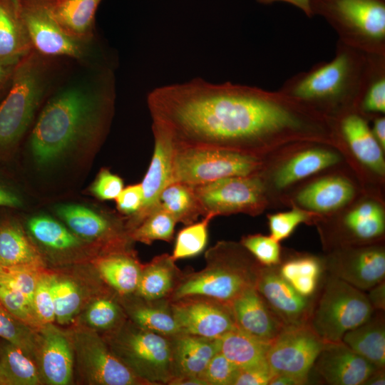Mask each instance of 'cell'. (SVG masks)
<instances>
[{
	"instance_id": "obj_43",
	"label": "cell",
	"mask_w": 385,
	"mask_h": 385,
	"mask_svg": "<svg viewBox=\"0 0 385 385\" xmlns=\"http://www.w3.org/2000/svg\"><path fill=\"white\" fill-rule=\"evenodd\" d=\"M42 269L43 266L32 265L0 266V283L19 291L32 304Z\"/></svg>"
},
{
	"instance_id": "obj_42",
	"label": "cell",
	"mask_w": 385,
	"mask_h": 385,
	"mask_svg": "<svg viewBox=\"0 0 385 385\" xmlns=\"http://www.w3.org/2000/svg\"><path fill=\"white\" fill-rule=\"evenodd\" d=\"M0 337L26 351L36 356L37 336L32 328L9 313L0 302Z\"/></svg>"
},
{
	"instance_id": "obj_22",
	"label": "cell",
	"mask_w": 385,
	"mask_h": 385,
	"mask_svg": "<svg viewBox=\"0 0 385 385\" xmlns=\"http://www.w3.org/2000/svg\"><path fill=\"white\" fill-rule=\"evenodd\" d=\"M56 212L78 236L90 240L120 241L119 222L108 215L73 204L59 205Z\"/></svg>"
},
{
	"instance_id": "obj_24",
	"label": "cell",
	"mask_w": 385,
	"mask_h": 385,
	"mask_svg": "<svg viewBox=\"0 0 385 385\" xmlns=\"http://www.w3.org/2000/svg\"><path fill=\"white\" fill-rule=\"evenodd\" d=\"M340 131L356 158L379 174H384L385 162L382 148L375 139L365 119L357 113L344 116Z\"/></svg>"
},
{
	"instance_id": "obj_23",
	"label": "cell",
	"mask_w": 385,
	"mask_h": 385,
	"mask_svg": "<svg viewBox=\"0 0 385 385\" xmlns=\"http://www.w3.org/2000/svg\"><path fill=\"white\" fill-rule=\"evenodd\" d=\"M102 0H55L53 15L61 29L70 37L93 43L96 14Z\"/></svg>"
},
{
	"instance_id": "obj_56",
	"label": "cell",
	"mask_w": 385,
	"mask_h": 385,
	"mask_svg": "<svg viewBox=\"0 0 385 385\" xmlns=\"http://www.w3.org/2000/svg\"><path fill=\"white\" fill-rule=\"evenodd\" d=\"M368 297L374 309H384V281L371 288Z\"/></svg>"
},
{
	"instance_id": "obj_11",
	"label": "cell",
	"mask_w": 385,
	"mask_h": 385,
	"mask_svg": "<svg viewBox=\"0 0 385 385\" xmlns=\"http://www.w3.org/2000/svg\"><path fill=\"white\" fill-rule=\"evenodd\" d=\"M326 344L308 323L286 326L270 344L266 361L274 375H289L307 382Z\"/></svg>"
},
{
	"instance_id": "obj_51",
	"label": "cell",
	"mask_w": 385,
	"mask_h": 385,
	"mask_svg": "<svg viewBox=\"0 0 385 385\" xmlns=\"http://www.w3.org/2000/svg\"><path fill=\"white\" fill-rule=\"evenodd\" d=\"M359 108L367 113H385V73L376 76L369 85Z\"/></svg>"
},
{
	"instance_id": "obj_47",
	"label": "cell",
	"mask_w": 385,
	"mask_h": 385,
	"mask_svg": "<svg viewBox=\"0 0 385 385\" xmlns=\"http://www.w3.org/2000/svg\"><path fill=\"white\" fill-rule=\"evenodd\" d=\"M240 368L220 351L210 359L200 376L207 385H233Z\"/></svg>"
},
{
	"instance_id": "obj_57",
	"label": "cell",
	"mask_w": 385,
	"mask_h": 385,
	"mask_svg": "<svg viewBox=\"0 0 385 385\" xmlns=\"http://www.w3.org/2000/svg\"><path fill=\"white\" fill-rule=\"evenodd\" d=\"M258 3L268 5L277 1L286 2L302 10L307 16H313L312 11V0H256Z\"/></svg>"
},
{
	"instance_id": "obj_33",
	"label": "cell",
	"mask_w": 385,
	"mask_h": 385,
	"mask_svg": "<svg viewBox=\"0 0 385 385\" xmlns=\"http://www.w3.org/2000/svg\"><path fill=\"white\" fill-rule=\"evenodd\" d=\"M97 267L103 279L120 294L135 292L142 266L130 255H109L98 261Z\"/></svg>"
},
{
	"instance_id": "obj_45",
	"label": "cell",
	"mask_w": 385,
	"mask_h": 385,
	"mask_svg": "<svg viewBox=\"0 0 385 385\" xmlns=\"http://www.w3.org/2000/svg\"><path fill=\"white\" fill-rule=\"evenodd\" d=\"M241 245L263 266L272 267L280 262L279 242L272 237L248 235L242 240Z\"/></svg>"
},
{
	"instance_id": "obj_54",
	"label": "cell",
	"mask_w": 385,
	"mask_h": 385,
	"mask_svg": "<svg viewBox=\"0 0 385 385\" xmlns=\"http://www.w3.org/2000/svg\"><path fill=\"white\" fill-rule=\"evenodd\" d=\"M24 56H16L0 58V91L11 83L15 68Z\"/></svg>"
},
{
	"instance_id": "obj_6",
	"label": "cell",
	"mask_w": 385,
	"mask_h": 385,
	"mask_svg": "<svg viewBox=\"0 0 385 385\" xmlns=\"http://www.w3.org/2000/svg\"><path fill=\"white\" fill-rule=\"evenodd\" d=\"M313 16H322L344 44L385 55L384 0H312Z\"/></svg>"
},
{
	"instance_id": "obj_15",
	"label": "cell",
	"mask_w": 385,
	"mask_h": 385,
	"mask_svg": "<svg viewBox=\"0 0 385 385\" xmlns=\"http://www.w3.org/2000/svg\"><path fill=\"white\" fill-rule=\"evenodd\" d=\"M255 287L284 326L308 323L312 312L308 298L299 294L278 270L260 267Z\"/></svg>"
},
{
	"instance_id": "obj_39",
	"label": "cell",
	"mask_w": 385,
	"mask_h": 385,
	"mask_svg": "<svg viewBox=\"0 0 385 385\" xmlns=\"http://www.w3.org/2000/svg\"><path fill=\"white\" fill-rule=\"evenodd\" d=\"M177 223L175 218L159 206L129 233L130 238L145 245L155 240L170 242Z\"/></svg>"
},
{
	"instance_id": "obj_41",
	"label": "cell",
	"mask_w": 385,
	"mask_h": 385,
	"mask_svg": "<svg viewBox=\"0 0 385 385\" xmlns=\"http://www.w3.org/2000/svg\"><path fill=\"white\" fill-rule=\"evenodd\" d=\"M212 220L205 216L200 222L186 225L178 233L171 258L178 260L195 257L205 248L208 239V225Z\"/></svg>"
},
{
	"instance_id": "obj_30",
	"label": "cell",
	"mask_w": 385,
	"mask_h": 385,
	"mask_svg": "<svg viewBox=\"0 0 385 385\" xmlns=\"http://www.w3.org/2000/svg\"><path fill=\"white\" fill-rule=\"evenodd\" d=\"M32 46L16 0H0V58L24 56Z\"/></svg>"
},
{
	"instance_id": "obj_19",
	"label": "cell",
	"mask_w": 385,
	"mask_h": 385,
	"mask_svg": "<svg viewBox=\"0 0 385 385\" xmlns=\"http://www.w3.org/2000/svg\"><path fill=\"white\" fill-rule=\"evenodd\" d=\"M36 355L41 376L49 384L66 385L73 372V352L68 339L52 324L40 328Z\"/></svg>"
},
{
	"instance_id": "obj_60",
	"label": "cell",
	"mask_w": 385,
	"mask_h": 385,
	"mask_svg": "<svg viewBox=\"0 0 385 385\" xmlns=\"http://www.w3.org/2000/svg\"><path fill=\"white\" fill-rule=\"evenodd\" d=\"M305 382L299 379L285 374H277L273 376L269 385H299Z\"/></svg>"
},
{
	"instance_id": "obj_3",
	"label": "cell",
	"mask_w": 385,
	"mask_h": 385,
	"mask_svg": "<svg viewBox=\"0 0 385 385\" xmlns=\"http://www.w3.org/2000/svg\"><path fill=\"white\" fill-rule=\"evenodd\" d=\"M385 73V55L371 54L338 40L334 58L287 79L278 91L307 108H359L371 82Z\"/></svg>"
},
{
	"instance_id": "obj_34",
	"label": "cell",
	"mask_w": 385,
	"mask_h": 385,
	"mask_svg": "<svg viewBox=\"0 0 385 385\" xmlns=\"http://www.w3.org/2000/svg\"><path fill=\"white\" fill-rule=\"evenodd\" d=\"M159 205L176 220L185 225L195 222L202 215V208L194 186L173 182L161 192Z\"/></svg>"
},
{
	"instance_id": "obj_4",
	"label": "cell",
	"mask_w": 385,
	"mask_h": 385,
	"mask_svg": "<svg viewBox=\"0 0 385 385\" xmlns=\"http://www.w3.org/2000/svg\"><path fill=\"white\" fill-rule=\"evenodd\" d=\"M55 58L32 49L18 63L0 104V149L14 146L32 124L53 84Z\"/></svg>"
},
{
	"instance_id": "obj_7",
	"label": "cell",
	"mask_w": 385,
	"mask_h": 385,
	"mask_svg": "<svg viewBox=\"0 0 385 385\" xmlns=\"http://www.w3.org/2000/svg\"><path fill=\"white\" fill-rule=\"evenodd\" d=\"M373 312L362 290L331 275L308 324L325 343L339 342L348 331L366 322Z\"/></svg>"
},
{
	"instance_id": "obj_10",
	"label": "cell",
	"mask_w": 385,
	"mask_h": 385,
	"mask_svg": "<svg viewBox=\"0 0 385 385\" xmlns=\"http://www.w3.org/2000/svg\"><path fill=\"white\" fill-rule=\"evenodd\" d=\"M193 186L202 216L212 219L235 212H257L265 200V185L257 174Z\"/></svg>"
},
{
	"instance_id": "obj_48",
	"label": "cell",
	"mask_w": 385,
	"mask_h": 385,
	"mask_svg": "<svg viewBox=\"0 0 385 385\" xmlns=\"http://www.w3.org/2000/svg\"><path fill=\"white\" fill-rule=\"evenodd\" d=\"M270 237L277 242L287 238L296 227L307 219V215L298 209L270 215Z\"/></svg>"
},
{
	"instance_id": "obj_17",
	"label": "cell",
	"mask_w": 385,
	"mask_h": 385,
	"mask_svg": "<svg viewBox=\"0 0 385 385\" xmlns=\"http://www.w3.org/2000/svg\"><path fill=\"white\" fill-rule=\"evenodd\" d=\"M314 366L329 384L361 385L378 368L343 342L327 343Z\"/></svg>"
},
{
	"instance_id": "obj_52",
	"label": "cell",
	"mask_w": 385,
	"mask_h": 385,
	"mask_svg": "<svg viewBox=\"0 0 385 385\" xmlns=\"http://www.w3.org/2000/svg\"><path fill=\"white\" fill-rule=\"evenodd\" d=\"M143 189L140 183L124 188L115 199L118 210L129 217L135 215L143 202Z\"/></svg>"
},
{
	"instance_id": "obj_55",
	"label": "cell",
	"mask_w": 385,
	"mask_h": 385,
	"mask_svg": "<svg viewBox=\"0 0 385 385\" xmlns=\"http://www.w3.org/2000/svg\"><path fill=\"white\" fill-rule=\"evenodd\" d=\"M22 205L20 197L11 190L0 184V206L19 207Z\"/></svg>"
},
{
	"instance_id": "obj_21",
	"label": "cell",
	"mask_w": 385,
	"mask_h": 385,
	"mask_svg": "<svg viewBox=\"0 0 385 385\" xmlns=\"http://www.w3.org/2000/svg\"><path fill=\"white\" fill-rule=\"evenodd\" d=\"M172 345L173 378L200 376L210 359L220 351L219 338L183 333L172 337Z\"/></svg>"
},
{
	"instance_id": "obj_25",
	"label": "cell",
	"mask_w": 385,
	"mask_h": 385,
	"mask_svg": "<svg viewBox=\"0 0 385 385\" xmlns=\"http://www.w3.org/2000/svg\"><path fill=\"white\" fill-rule=\"evenodd\" d=\"M354 190L351 183L340 177H329L307 185L297 195V202L302 207L318 212L337 210L353 197Z\"/></svg>"
},
{
	"instance_id": "obj_20",
	"label": "cell",
	"mask_w": 385,
	"mask_h": 385,
	"mask_svg": "<svg viewBox=\"0 0 385 385\" xmlns=\"http://www.w3.org/2000/svg\"><path fill=\"white\" fill-rule=\"evenodd\" d=\"M331 275L360 290L370 289L384 279L385 253L381 248H366L330 265Z\"/></svg>"
},
{
	"instance_id": "obj_13",
	"label": "cell",
	"mask_w": 385,
	"mask_h": 385,
	"mask_svg": "<svg viewBox=\"0 0 385 385\" xmlns=\"http://www.w3.org/2000/svg\"><path fill=\"white\" fill-rule=\"evenodd\" d=\"M181 333L218 339L236 328L229 305L200 297H186L169 302Z\"/></svg>"
},
{
	"instance_id": "obj_50",
	"label": "cell",
	"mask_w": 385,
	"mask_h": 385,
	"mask_svg": "<svg viewBox=\"0 0 385 385\" xmlns=\"http://www.w3.org/2000/svg\"><path fill=\"white\" fill-rule=\"evenodd\" d=\"M124 188L123 181L108 169H102L91 187V192L101 200H115Z\"/></svg>"
},
{
	"instance_id": "obj_58",
	"label": "cell",
	"mask_w": 385,
	"mask_h": 385,
	"mask_svg": "<svg viewBox=\"0 0 385 385\" xmlns=\"http://www.w3.org/2000/svg\"><path fill=\"white\" fill-rule=\"evenodd\" d=\"M371 132L381 145V147L385 148V118L384 117H379L374 120Z\"/></svg>"
},
{
	"instance_id": "obj_8",
	"label": "cell",
	"mask_w": 385,
	"mask_h": 385,
	"mask_svg": "<svg viewBox=\"0 0 385 385\" xmlns=\"http://www.w3.org/2000/svg\"><path fill=\"white\" fill-rule=\"evenodd\" d=\"M262 162L257 155L198 148H174L173 182L199 185L220 179L257 174Z\"/></svg>"
},
{
	"instance_id": "obj_29",
	"label": "cell",
	"mask_w": 385,
	"mask_h": 385,
	"mask_svg": "<svg viewBox=\"0 0 385 385\" xmlns=\"http://www.w3.org/2000/svg\"><path fill=\"white\" fill-rule=\"evenodd\" d=\"M43 266V260L20 225L11 219L0 221V266Z\"/></svg>"
},
{
	"instance_id": "obj_59",
	"label": "cell",
	"mask_w": 385,
	"mask_h": 385,
	"mask_svg": "<svg viewBox=\"0 0 385 385\" xmlns=\"http://www.w3.org/2000/svg\"><path fill=\"white\" fill-rule=\"evenodd\" d=\"M170 385H207V382L200 376L174 377L168 383Z\"/></svg>"
},
{
	"instance_id": "obj_44",
	"label": "cell",
	"mask_w": 385,
	"mask_h": 385,
	"mask_svg": "<svg viewBox=\"0 0 385 385\" xmlns=\"http://www.w3.org/2000/svg\"><path fill=\"white\" fill-rule=\"evenodd\" d=\"M0 302L9 313L32 329L42 327L36 317L32 304L19 291L0 283Z\"/></svg>"
},
{
	"instance_id": "obj_14",
	"label": "cell",
	"mask_w": 385,
	"mask_h": 385,
	"mask_svg": "<svg viewBox=\"0 0 385 385\" xmlns=\"http://www.w3.org/2000/svg\"><path fill=\"white\" fill-rule=\"evenodd\" d=\"M75 344L80 364L91 382L101 385L148 384L113 355L96 334L79 332Z\"/></svg>"
},
{
	"instance_id": "obj_53",
	"label": "cell",
	"mask_w": 385,
	"mask_h": 385,
	"mask_svg": "<svg viewBox=\"0 0 385 385\" xmlns=\"http://www.w3.org/2000/svg\"><path fill=\"white\" fill-rule=\"evenodd\" d=\"M274 374L267 361L246 369H240L233 385H269Z\"/></svg>"
},
{
	"instance_id": "obj_49",
	"label": "cell",
	"mask_w": 385,
	"mask_h": 385,
	"mask_svg": "<svg viewBox=\"0 0 385 385\" xmlns=\"http://www.w3.org/2000/svg\"><path fill=\"white\" fill-rule=\"evenodd\" d=\"M120 317L118 307L108 299H98L89 307L86 313L88 324L98 329L112 327Z\"/></svg>"
},
{
	"instance_id": "obj_28",
	"label": "cell",
	"mask_w": 385,
	"mask_h": 385,
	"mask_svg": "<svg viewBox=\"0 0 385 385\" xmlns=\"http://www.w3.org/2000/svg\"><path fill=\"white\" fill-rule=\"evenodd\" d=\"M339 155L330 150L312 148L304 150L289 160L276 173L277 188H286L301 179L335 165Z\"/></svg>"
},
{
	"instance_id": "obj_46",
	"label": "cell",
	"mask_w": 385,
	"mask_h": 385,
	"mask_svg": "<svg viewBox=\"0 0 385 385\" xmlns=\"http://www.w3.org/2000/svg\"><path fill=\"white\" fill-rule=\"evenodd\" d=\"M32 306L42 327L56 320L50 275L42 273L40 276L34 293Z\"/></svg>"
},
{
	"instance_id": "obj_32",
	"label": "cell",
	"mask_w": 385,
	"mask_h": 385,
	"mask_svg": "<svg viewBox=\"0 0 385 385\" xmlns=\"http://www.w3.org/2000/svg\"><path fill=\"white\" fill-rule=\"evenodd\" d=\"M41 375L26 351L9 342L0 349L1 385H36Z\"/></svg>"
},
{
	"instance_id": "obj_61",
	"label": "cell",
	"mask_w": 385,
	"mask_h": 385,
	"mask_svg": "<svg viewBox=\"0 0 385 385\" xmlns=\"http://www.w3.org/2000/svg\"><path fill=\"white\" fill-rule=\"evenodd\" d=\"M366 385H384L385 375L384 369H376L365 381Z\"/></svg>"
},
{
	"instance_id": "obj_31",
	"label": "cell",
	"mask_w": 385,
	"mask_h": 385,
	"mask_svg": "<svg viewBox=\"0 0 385 385\" xmlns=\"http://www.w3.org/2000/svg\"><path fill=\"white\" fill-rule=\"evenodd\" d=\"M220 352L240 369L257 366L266 361L270 344L258 340L237 327L219 338Z\"/></svg>"
},
{
	"instance_id": "obj_1",
	"label": "cell",
	"mask_w": 385,
	"mask_h": 385,
	"mask_svg": "<svg viewBox=\"0 0 385 385\" xmlns=\"http://www.w3.org/2000/svg\"><path fill=\"white\" fill-rule=\"evenodd\" d=\"M152 128L174 148L255 154L272 141L327 131L319 114L279 91L201 78L153 90L147 98Z\"/></svg>"
},
{
	"instance_id": "obj_36",
	"label": "cell",
	"mask_w": 385,
	"mask_h": 385,
	"mask_svg": "<svg viewBox=\"0 0 385 385\" xmlns=\"http://www.w3.org/2000/svg\"><path fill=\"white\" fill-rule=\"evenodd\" d=\"M344 224L356 237L371 240L384 233V214L378 204L366 202L350 211L345 217Z\"/></svg>"
},
{
	"instance_id": "obj_5",
	"label": "cell",
	"mask_w": 385,
	"mask_h": 385,
	"mask_svg": "<svg viewBox=\"0 0 385 385\" xmlns=\"http://www.w3.org/2000/svg\"><path fill=\"white\" fill-rule=\"evenodd\" d=\"M246 249L220 242L205 253L202 270L180 278L168 297V302L200 297L227 304L247 288L255 286L258 267Z\"/></svg>"
},
{
	"instance_id": "obj_35",
	"label": "cell",
	"mask_w": 385,
	"mask_h": 385,
	"mask_svg": "<svg viewBox=\"0 0 385 385\" xmlns=\"http://www.w3.org/2000/svg\"><path fill=\"white\" fill-rule=\"evenodd\" d=\"M278 272L299 294L309 298L317 289L322 266L314 257H301L287 261Z\"/></svg>"
},
{
	"instance_id": "obj_2",
	"label": "cell",
	"mask_w": 385,
	"mask_h": 385,
	"mask_svg": "<svg viewBox=\"0 0 385 385\" xmlns=\"http://www.w3.org/2000/svg\"><path fill=\"white\" fill-rule=\"evenodd\" d=\"M115 78L107 66L57 89L33 126L29 145L38 165L48 166L71 151L98 144L106 135L115 102Z\"/></svg>"
},
{
	"instance_id": "obj_37",
	"label": "cell",
	"mask_w": 385,
	"mask_h": 385,
	"mask_svg": "<svg viewBox=\"0 0 385 385\" xmlns=\"http://www.w3.org/2000/svg\"><path fill=\"white\" fill-rule=\"evenodd\" d=\"M27 227L38 242L51 249L67 250L80 244L75 234L48 216L38 215L30 218Z\"/></svg>"
},
{
	"instance_id": "obj_16",
	"label": "cell",
	"mask_w": 385,
	"mask_h": 385,
	"mask_svg": "<svg viewBox=\"0 0 385 385\" xmlns=\"http://www.w3.org/2000/svg\"><path fill=\"white\" fill-rule=\"evenodd\" d=\"M152 131L154 150L148 170L140 183L143 195L142 205L139 210L130 217L128 225L130 231L159 206L161 192L173 183L174 145L162 131L155 128H152Z\"/></svg>"
},
{
	"instance_id": "obj_40",
	"label": "cell",
	"mask_w": 385,
	"mask_h": 385,
	"mask_svg": "<svg viewBox=\"0 0 385 385\" xmlns=\"http://www.w3.org/2000/svg\"><path fill=\"white\" fill-rule=\"evenodd\" d=\"M51 288L56 320L62 324L68 323L78 311L81 303L78 287L71 280L51 276Z\"/></svg>"
},
{
	"instance_id": "obj_18",
	"label": "cell",
	"mask_w": 385,
	"mask_h": 385,
	"mask_svg": "<svg viewBox=\"0 0 385 385\" xmlns=\"http://www.w3.org/2000/svg\"><path fill=\"white\" fill-rule=\"evenodd\" d=\"M230 307L236 327L263 342L271 344L286 327L255 286L244 290Z\"/></svg>"
},
{
	"instance_id": "obj_26",
	"label": "cell",
	"mask_w": 385,
	"mask_h": 385,
	"mask_svg": "<svg viewBox=\"0 0 385 385\" xmlns=\"http://www.w3.org/2000/svg\"><path fill=\"white\" fill-rule=\"evenodd\" d=\"M179 272L171 256L163 254L142 266L135 292L143 299L156 302L168 297L180 280Z\"/></svg>"
},
{
	"instance_id": "obj_12",
	"label": "cell",
	"mask_w": 385,
	"mask_h": 385,
	"mask_svg": "<svg viewBox=\"0 0 385 385\" xmlns=\"http://www.w3.org/2000/svg\"><path fill=\"white\" fill-rule=\"evenodd\" d=\"M131 370L148 384H168L173 377L172 337L138 327L122 342Z\"/></svg>"
},
{
	"instance_id": "obj_38",
	"label": "cell",
	"mask_w": 385,
	"mask_h": 385,
	"mask_svg": "<svg viewBox=\"0 0 385 385\" xmlns=\"http://www.w3.org/2000/svg\"><path fill=\"white\" fill-rule=\"evenodd\" d=\"M132 317L138 327L168 337L182 334L170 304L151 302L138 306Z\"/></svg>"
},
{
	"instance_id": "obj_27",
	"label": "cell",
	"mask_w": 385,
	"mask_h": 385,
	"mask_svg": "<svg viewBox=\"0 0 385 385\" xmlns=\"http://www.w3.org/2000/svg\"><path fill=\"white\" fill-rule=\"evenodd\" d=\"M342 342L378 369L385 365V329L381 317H371L348 331Z\"/></svg>"
},
{
	"instance_id": "obj_9",
	"label": "cell",
	"mask_w": 385,
	"mask_h": 385,
	"mask_svg": "<svg viewBox=\"0 0 385 385\" xmlns=\"http://www.w3.org/2000/svg\"><path fill=\"white\" fill-rule=\"evenodd\" d=\"M16 1L33 50L47 57L89 62L92 43L74 39L61 29L52 12L55 0Z\"/></svg>"
}]
</instances>
